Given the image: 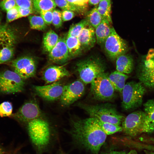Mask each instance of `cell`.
<instances>
[{
    "instance_id": "cell-1",
    "label": "cell",
    "mask_w": 154,
    "mask_h": 154,
    "mask_svg": "<svg viewBox=\"0 0 154 154\" xmlns=\"http://www.w3.org/2000/svg\"><path fill=\"white\" fill-rule=\"evenodd\" d=\"M71 128L68 132L76 144L98 154L106 139L97 120L90 117L84 119L72 120Z\"/></svg>"
},
{
    "instance_id": "cell-2",
    "label": "cell",
    "mask_w": 154,
    "mask_h": 154,
    "mask_svg": "<svg viewBox=\"0 0 154 154\" xmlns=\"http://www.w3.org/2000/svg\"><path fill=\"white\" fill-rule=\"evenodd\" d=\"M27 124L28 135L36 154H43L49 149L56 137L49 123L39 117Z\"/></svg>"
},
{
    "instance_id": "cell-3",
    "label": "cell",
    "mask_w": 154,
    "mask_h": 154,
    "mask_svg": "<svg viewBox=\"0 0 154 154\" xmlns=\"http://www.w3.org/2000/svg\"><path fill=\"white\" fill-rule=\"evenodd\" d=\"M78 106L90 116L98 120L119 125L122 123L123 117L117 110L115 106L109 103L90 105L78 104Z\"/></svg>"
},
{
    "instance_id": "cell-4",
    "label": "cell",
    "mask_w": 154,
    "mask_h": 154,
    "mask_svg": "<svg viewBox=\"0 0 154 154\" xmlns=\"http://www.w3.org/2000/svg\"><path fill=\"white\" fill-rule=\"evenodd\" d=\"M76 66L81 80L85 84L90 83L99 75L105 72L106 69L102 60L93 56L78 61Z\"/></svg>"
},
{
    "instance_id": "cell-5",
    "label": "cell",
    "mask_w": 154,
    "mask_h": 154,
    "mask_svg": "<svg viewBox=\"0 0 154 154\" xmlns=\"http://www.w3.org/2000/svg\"><path fill=\"white\" fill-rule=\"evenodd\" d=\"M145 91V86L140 82L131 81L125 84L122 92V108L128 110L141 106Z\"/></svg>"
},
{
    "instance_id": "cell-6",
    "label": "cell",
    "mask_w": 154,
    "mask_h": 154,
    "mask_svg": "<svg viewBox=\"0 0 154 154\" xmlns=\"http://www.w3.org/2000/svg\"><path fill=\"white\" fill-rule=\"evenodd\" d=\"M16 36L15 31L7 24L0 26V64L12 59Z\"/></svg>"
},
{
    "instance_id": "cell-7",
    "label": "cell",
    "mask_w": 154,
    "mask_h": 154,
    "mask_svg": "<svg viewBox=\"0 0 154 154\" xmlns=\"http://www.w3.org/2000/svg\"><path fill=\"white\" fill-rule=\"evenodd\" d=\"M108 73L99 75L90 83V92L94 98L100 101H109L115 96V89L110 82Z\"/></svg>"
},
{
    "instance_id": "cell-8",
    "label": "cell",
    "mask_w": 154,
    "mask_h": 154,
    "mask_svg": "<svg viewBox=\"0 0 154 154\" xmlns=\"http://www.w3.org/2000/svg\"><path fill=\"white\" fill-rule=\"evenodd\" d=\"M140 82L145 87L154 89V50L151 49L142 56L137 70Z\"/></svg>"
},
{
    "instance_id": "cell-9",
    "label": "cell",
    "mask_w": 154,
    "mask_h": 154,
    "mask_svg": "<svg viewBox=\"0 0 154 154\" xmlns=\"http://www.w3.org/2000/svg\"><path fill=\"white\" fill-rule=\"evenodd\" d=\"M25 83L14 71L5 70L0 71V93L8 94L22 91Z\"/></svg>"
},
{
    "instance_id": "cell-10",
    "label": "cell",
    "mask_w": 154,
    "mask_h": 154,
    "mask_svg": "<svg viewBox=\"0 0 154 154\" xmlns=\"http://www.w3.org/2000/svg\"><path fill=\"white\" fill-rule=\"evenodd\" d=\"M103 45L107 55L114 60L119 56L126 54L128 49L127 42L118 34L113 27Z\"/></svg>"
},
{
    "instance_id": "cell-11",
    "label": "cell",
    "mask_w": 154,
    "mask_h": 154,
    "mask_svg": "<svg viewBox=\"0 0 154 154\" xmlns=\"http://www.w3.org/2000/svg\"><path fill=\"white\" fill-rule=\"evenodd\" d=\"M145 117L144 111H137L130 114L122 122V131L130 137H135L142 133Z\"/></svg>"
},
{
    "instance_id": "cell-12",
    "label": "cell",
    "mask_w": 154,
    "mask_h": 154,
    "mask_svg": "<svg viewBox=\"0 0 154 154\" xmlns=\"http://www.w3.org/2000/svg\"><path fill=\"white\" fill-rule=\"evenodd\" d=\"M11 65L14 71L24 80L33 77L35 74L36 63L31 57L24 56L19 57L12 61Z\"/></svg>"
},
{
    "instance_id": "cell-13",
    "label": "cell",
    "mask_w": 154,
    "mask_h": 154,
    "mask_svg": "<svg viewBox=\"0 0 154 154\" xmlns=\"http://www.w3.org/2000/svg\"><path fill=\"white\" fill-rule=\"evenodd\" d=\"M85 87L83 82L78 80L64 86V90L60 98L61 104L68 106L74 102L83 95Z\"/></svg>"
},
{
    "instance_id": "cell-14",
    "label": "cell",
    "mask_w": 154,
    "mask_h": 154,
    "mask_svg": "<svg viewBox=\"0 0 154 154\" xmlns=\"http://www.w3.org/2000/svg\"><path fill=\"white\" fill-rule=\"evenodd\" d=\"M40 114L41 112L37 104L35 102L30 101L23 104L12 116L18 121L27 123L40 117Z\"/></svg>"
},
{
    "instance_id": "cell-15",
    "label": "cell",
    "mask_w": 154,
    "mask_h": 154,
    "mask_svg": "<svg viewBox=\"0 0 154 154\" xmlns=\"http://www.w3.org/2000/svg\"><path fill=\"white\" fill-rule=\"evenodd\" d=\"M64 86L57 81L47 85L34 86L33 88L40 97L48 101H54L60 98L63 93Z\"/></svg>"
},
{
    "instance_id": "cell-16",
    "label": "cell",
    "mask_w": 154,
    "mask_h": 154,
    "mask_svg": "<svg viewBox=\"0 0 154 154\" xmlns=\"http://www.w3.org/2000/svg\"><path fill=\"white\" fill-rule=\"evenodd\" d=\"M49 54L50 60L54 62L62 64L66 62L70 56L65 39L59 38L57 44Z\"/></svg>"
},
{
    "instance_id": "cell-17",
    "label": "cell",
    "mask_w": 154,
    "mask_h": 154,
    "mask_svg": "<svg viewBox=\"0 0 154 154\" xmlns=\"http://www.w3.org/2000/svg\"><path fill=\"white\" fill-rule=\"evenodd\" d=\"M77 38L83 51L88 50L96 42L95 29L88 24L81 30Z\"/></svg>"
},
{
    "instance_id": "cell-18",
    "label": "cell",
    "mask_w": 154,
    "mask_h": 154,
    "mask_svg": "<svg viewBox=\"0 0 154 154\" xmlns=\"http://www.w3.org/2000/svg\"><path fill=\"white\" fill-rule=\"evenodd\" d=\"M70 74L64 65L53 66L47 68L43 74V80L47 83H53Z\"/></svg>"
},
{
    "instance_id": "cell-19",
    "label": "cell",
    "mask_w": 154,
    "mask_h": 154,
    "mask_svg": "<svg viewBox=\"0 0 154 154\" xmlns=\"http://www.w3.org/2000/svg\"><path fill=\"white\" fill-rule=\"evenodd\" d=\"M145 114L142 133H149L154 131V99H149L143 104Z\"/></svg>"
},
{
    "instance_id": "cell-20",
    "label": "cell",
    "mask_w": 154,
    "mask_h": 154,
    "mask_svg": "<svg viewBox=\"0 0 154 154\" xmlns=\"http://www.w3.org/2000/svg\"><path fill=\"white\" fill-rule=\"evenodd\" d=\"M107 19H103L101 23L95 29L96 42L102 46L110 34L112 27Z\"/></svg>"
},
{
    "instance_id": "cell-21",
    "label": "cell",
    "mask_w": 154,
    "mask_h": 154,
    "mask_svg": "<svg viewBox=\"0 0 154 154\" xmlns=\"http://www.w3.org/2000/svg\"><path fill=\"white\" fill-rule=\"evenodd\" d=\"M116 70L127 74L130 73L134 67L133 60L132 56L126 54H122L116 59Z\"/></svg>"
},
{
    "instance_id": "cell-22",
    "label": "cell",
    "mask_w": 154,
    "mask_h": 154,
    "mask_svg": "<svg viewBox=\"0 0 154 154\" xmlns=\"http://www.w3.org/2000/svg\"><path fill=\"white\" fill-rule=\"evenodd\" d=\"M109 80L115 90L122 93L129 76L117 70L112 72L108 76Z\"/></svg>"
},
{
    "instance_id": "cell-23",
    "label": "cell",
    "mask_w": 154,
    "mask_h": 154,
    "mask_svg": "<svg viewBox=\"0 0 154 154\" xmlns=\"http://www.w3.org/2000/svg\"><path fill=\"white\" fill-rule=\"evenodd\" d=\"M65 41L70 56L74 57L78 56L83 51L77 37L67 35Z\"/></svg>"
},
{
    "instance_id": "cell-24",
    "label": "cell",
    "mask_w": 154,
    "mask_h": 154,
    "mask_svg": "<svg viewBox=\"0 0 154 154\" xmlns=\"http://www.w3.org/2000/svg\"><path fill=\"white\" fill-rule=\"evenodd\" d=\"M58 7L64 10H69L83 15L86 13L87 5L79 6L68 1L66 0H54Z\"/></svg>"
},
{
    "instance_id": "cell-25",
    "label": "cell",
    "mask_w": 154,
    "mask_h": 154,
    "mask_svg": "<svg viewBox=\"0 0 154 154\" xmlns=\"http://www.w3.org/2000/svg\"><path fill=\"white\" fill-rule=\"evenodd\" d=\"M59 38L58 35L51 30L46 33L43 37V44L44 50L49 53L58 42Z\"/></svg>"
},
{
    "instance_id": "cell-26",
    "label": "cell",
    "mask_w": 154,
    "mask_h": 154,
    "mask_svg": "<svg viewBox=\"0 0 154 154\" xmlns=\"http://www.w3.org/2000/svg\"><path fill=\"white\" fill-rule=\"evenodd\" d=\"M56 5L54 0H33L34 10L39 13L41 11H52Z\"/></svg>"
},
{
    "instance_id": "cell-27",
    "label": "cell",
    "mask_w": 154,
    "mask_h": 154,
    "mask_svg": "<svg viewBox=\"0 0 154 154\" xmlns=\"http://www.w3.org/2000/svg\"><path fill=\"white\" fill-rule=\"evenodd\" d=\"M97 8L98 12L103 19H107L112 24V21L111 15L110 0L101 1Z\"/></svg>"
},
{
    "instance_id": "cell-28",
    "label": "cell",
    "mask_w": 154,
    "mask_h": 154,
    "mask_svg": "<svg viewBox=\"0 0 154 154\" xmlns=\"http://www.w3.org/2000/svg\"><path fill=\"white\" fill-rule=\"evenodd\" d=\"M88 23L95 29L101 23L103 19L95 7L87 13L85 18Z\"/></svg>"
},
{
    "instance_id": "cell-29",
    "label": "cell",
    "mask_w": 154,
    "mask_h": 154,
    "mask_svg": "<svg viewBox=\"0 0 154 154\" xmlns=\"http://www.w3.org/2000/svg\"><path fill=\"white\" fill-rule=\"evenodd\" d=\"M31 28L33 29L39 31L45 30L47 25L41 16L30 15L28 17Z\"/></svg>"
},
{
    "instance_id": "cell-30",
    "label": "cell",
    "mask_w": 154,
    "mask_h": 154,
    "mask_svg": "<svg viewBox=\"0 0 154 154\" xmlns=\"http://www.w3.org/2000/svg\"><path fill=\"white\" fill-rule=\"evenodd\" d=\"M96 119L103 131L107 135L122 131V127L119 125L102 122Z\"/></svg>"
},
{
    "instance_id": "cell-31",
    "label": "cell",
    "mask_w": 154,
    "mask_h": 154,
    "mask_svg": "<svg viewBox=\"0 0 154 154\" xmlns=\"http://www.w3.org/2000/svg\"><path fill=\"white\" fill-rule=\"evenodd\" d=\"M88 24L86 18L82 19L70 27L67 35L77 37L81 30Z\"/></svg>"
},
{
    "instance_id": "cell-32",
    "label": "cell",
    "mask_w": 154,
    "mask_h": 154,
    "mask_svg": "<svg viewBox=\"0 0 154 154\" xmlns=\"http://www.w3.org/2000/svg\"><path fill=\"white\" fill-rule=\"evenodd\" d=\"M13 106L8 101L3 102L0 104V117H8L12 116Z\"/></svg>"
},
{
    "instance_id": "cell-33",
    "label": "cell",
    "mask_w": 154,
    "mask_h": 154,
    "mask_svg": "<svg viewBox=\"0 0 154 154\" xmlns=\"http://www.w3.org/2000/svg\"><path fill=\"white\" fill-rule=\"evenodd\" d=\"M62 12L58 9H54L52 11V23L56 28L62 26Z\"/></svg>"
},
{
    "instance_id": "cell-34",
    "label": "cell",
    "mask_w": 154,
    "mask_h": 154,
    "mask_svg": "<svg viewBox=\"0 0 154 154\" xmlns=\"http://www.w3.org/2000/svg\"><path fill=\"white\" fill-rule=\"evenodd\" d=\"M6 22L10 23L20 18L18 6H16L6 11Z\"/></svg>"
},
{
    "instance_id": "cell-35",
    "label": "cell",
    "mask_w": 154,
    "mask_h": 154,
    "mask_svg": "<svg viewBox=\"0 0 154 154\" xmlns=\"http://www.w3.org/2000/svg\"><path fill=\"white\" fill-rule=\"evenodd\" d=\"M16 6L15 0H1L0 1V8L7 11Z\"/></svg>"
},
{
    "instance_id": "cell-36",
    "label": "cell",
    "mask_w": 154,
    "mask_h": 154,
    "mask_svg": "<svg viewBox=\"0 0 154 154\" xmlns=\"http://www.w3.org/2000/svg\"><path fill=\"white\" fill-rule=\"evenodd\" d=\"M52 11H41L40 12V16L47 25H50L52 23Z\"/></svg>"
},
{
    "instance_id": "cell-37",
    "label": "cell",
    "mask_w": 154,
    "mask_h": 154,
    "mask_svg": "<svg viewBox=\"0 0 154 154\" xmlns=\"http://www.w3.org/2000/svg\"><path fill=\"white\" fill-rule=\"evenodd\" d=\"M16 6L25 8L34 9L33 0H15Z\"/></svg>"
},
{
    "instance_id": "cell-38",
    "label": "cell",
    "mask_w": 154,
    "mask_h": 154,
    "mask_svg": "<svg viewBox=\"0 0 154 154\" xmlns=\"http://www.w3.org/2000/svg\"><path fill=\"white\" fill-rule=\"evenodd\" d=\"M62 20L66 21L72 19L75 15V12L69 10H64L62 12Z\"/></svg>"
},
{
    "instance_id": "cell-39",
    "label": "cell",
    "mask_w": 154,
    "mask_h": 154,
    "mask_svg": "<svg viewBox=\"0 0 154 154\" xmlns=\"http://www.w3.org/2000/svg\"><path fill=\"white\" fill-rule=\"evenodd\" d=\"M18 7L20 18L29 16L33 13L34 11L33 9Z\"/></svg>"
},
{
    "instance_id": "cell-40",
    "label": "cell",
    "mask_w": 154,
    "mask_h": 154,
    "mask_svg": "<svg viewBox=\"0 0 154 154\" xmlns=\"http://www.w3.org/2000/svg\"><path fill=\"white\" fill-rule=\"evenodd\" d=\"M69 2L73 4L79 5H87L89 0H66Z\"/></svg>"
},
{
    "instance_id": "cell-41",
    "label": "cell",
    "mask_w": 154,
    "mask_h": 154,
    "mask_svg": "<svg viewBox=\"0 0 154 154\" xmlns=\"http://www.w3.org/2000/svg\"><path fill=\"white\" fill-rule=\"evenodd\" d=\"M0 154H13L11 151L8 150L0 144Z\"/></svg>"
},
{
    "instance_id": "cell-42",
    "label": "cell",
    "mask_w": 154,
    "mask_h": 154,
    "mask_svg": "<svg viewBox=\"0 0 154 154\" xmlns=\"http://www.w3.org/2000/svg\"><path fill=\"white\" fill-rule=\"evenodd\" d=\"M101 0H89L88 3L90 4L96 5L100 3Z\"/></svg>"
},
{
    "instance_id": "cell-43",
    "label": "cell",
    "mask_w": 154,
    "mask_h": 154,
    "mask_svg": "<svg viewBox=\"0 0 154 154\" xmlns=\"http://www.w3.org/2000/svg\"><path fill=\"white\" fill-rule=\"evenodd\" d=\"M126 153L123 151H113L106 153L103 154H125Z\"/></svg>"
},
{
    "instance_id": "cell-44",
    "label": "cell",
    "mask_w": 154,
    "mask_h": 154,
    "mask_svg": "<svg viewBox=\"0 0 154 154\" xmlns=\"http://www.w3.org/2000/svg\"><path fill=\"white\" fill-rule=\"evenodd\" d=\"M125 154H138V153L135 150H132L128 153H125Z\"/></svg>"
},
{
    "instance_id": "cell-45",
    "label": "cell",
    "mask_w": 154,
    "mask_h": 154,
    "mask_svg": "<svg viewBox=\"0 0 154 154\" xmlns=\"http://www.w3.org/2000/svg\"><path fill=\"white\" fill-rule=\"evenodd\" d=\"M56 154H67L62 150L60 151Z\"/></svg>"
},
{
    "instance_id": "cell-46",
    "label": "cell",
    "mask_w": 154,
    "mask_h": 154,
    "mask_svg": "<svg viewBox=\"0 0 154 154\" xmlns=\"http://www.w3.org/2000/svg\"><path fill=\"white\" fill-rule=\"evenodd\" d=\"M2 15L1 12L0 11V26L1 25V21L2 20Z\"/></svg>"
},
{
    "instance_id": "cell-47",
    "label": "cell",
    "mask_w": 154,
    "mask_h": 154,
    "mask_svg": "<svg viewBox=\"0 0 154 154\" xmlns=\"http://www.w3.org/2000/svg\"><path fill=\"white\" fill-rule=\"evenodd\" d=\"M150 154H154V152H152L150 153Z\"/></svg>"
},
{
    "instance_id": "cell-48",
    "label": "cell",
    "mask_w": 154,
    "mask_h": 154,
    "mask_svg": "<svg viewBox=\"0 0 154 154\" xmlns=\"http://www.w3.org/2000/svg\"><path fill=\"white\" fill-rule=\"evenodd\" d=\"M153 143H154V138L153 139Z\"/></svg>"
},
{
    "instance_id": "cell-49",
    "label": "cell",
    "mask_w": 154,
    "mask_h": 154,
    "mask_svg": "<svg viewBox=\"0 0 154 154\" xmlns=\"http://www.w3.org/2000/svg\"><path fill=\"white\" fill-rule=\"evenodd\" d=\"M102 0H101V1H102Z\"/></svg>"
},
{
    "instance_id": "cell-50",
    "label": "cell",
    "mask_w": 154,
    "mask_h": 154,
    "mask_svg": "<svg viewBox=\"0 0 154 154\" xmlns=\"http://www.w3.org/2000/svg\"></svg>"
}]
</instances>
